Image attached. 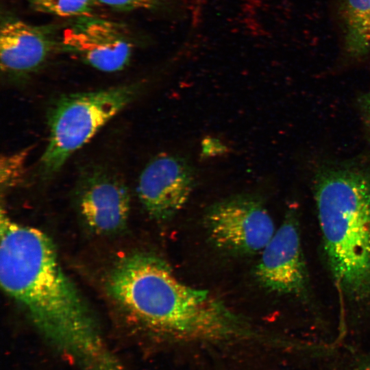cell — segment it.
<instances>
[{
	"instance_id": "obj_1",
	"label": "cell",
	"mask_w": 370,
	"mask_h": 370,
	"mask_svg": "<svg viewBox=\"0 0 370 370\" xmlns=\"http://www.w3.org/2000/svg\"><path fill=\"white\" fill-rule=\"evenodd\" d=\"M0 281L48 343L79 370H126L40 230L1 214Z\"/></svg>"
},
{
	"instance_id": "obj_2",
	"label": "cell",
	"mask_w": 370,
	"mask_h": 370,
	"mask_svg": "<svg viewBox=\"0 0 370 370\" xmlns=\"http://www.w3.org/2000/svg\"><path fill=\"white\" fill-rule=\"evenodd\" d=\"M106 287L142 326L165 338L221 342L257 335L210 291L181 282L153 254L134 252L121 258L110 271Z\"/></svg>"
},
{
	"instance_id": "obj_3",
	"label": "cell",
	"mask_w": 370,
	"mask_h": 370,
	"mask_svg": "<svg viewBox=\"0 0 370 370\" xmlns=\"http://www.w3.org/2000/svg\"><path fill=\"white\" fill-rule=\"evenodd\" d=\"M314 194L330 272L345 297L370 302V169L355 164L319 170Z\"/></svg>"
},
{
	"instance_id": "obj_4",
	"label": "cell",
	"mask_w": 370,
	"mask_h": 370,
	"mask_svg": "<svg viewBox=\"0 0 370 370\" xmlns=\"http://www.w3.org/2000/svg\"><path fill=\"white\" fill-rule=\"evenodd\" d=\"M138 84H125L59 97L48 114L49 136L40 158L42 175L58 172L68 158L87 143L138 95Z\"/></svg>"
},
{
	"instance_id": "obj_5",
	"label": "cell",
	"mask_w": 370,
	"mask_h": 370,
	"mask_svg": "<svg viewBox=\"0 0 370 370\" xmlns=\"http://www.w3.org/2000/svg\"><path fill=\"white\" fill-rule=\"evenodd\" d=\"M204 219L214 245L236 254L261 252L276 230L263 202L253 194L235 195L214 203Z\"/></svg>"
},
{
	"instance_id": "obj_6",
	"label": "cell",
	"mask_w": 370,
	"mask_h": 370,
	"mask_svg": "<svg viewBox=\"0 0 370 370\" xmlns=\"http://www.w3.org/2000/svg\"><path fill=\"white\" fill-rule=\"evenodd\" d=\"M77 208L83 223L98 235L123 230L130 212V196L125 182L101 166L84 169L75 193Z\"/></svg>"
},
{
	"instance_id": "obj_7",
	"label": "cell",
	"mask_w": 370,
	"mask_h": 370,
	"mask_svg": "<svg viewBox=\"0 0 370 370\" xmlns=\"http://www.w3.org/2000/svg\"><path fill=\"white\" fill-rule=\"evenodd\" d=\"M61 47L92 67L111 73L128 65L134 42L120 24L91 15L75 18L64 30Z\"/></svg>"
},
{
	"instance_id": "obj_8",
	"label": "cell",
	"mask_w": 370,
	"mask_h": 370,
	"mask_svg": "<svg viewBox=\"0 0 370 370\" xmlns=\"http://www.w3.org/2000/svg\"><path fill=\"white\" fill-rule=\"evenodd\" d=\"M256 276L275 293L305 297L309 280L295 214L290 212L261 251Z\"/></svg>"
},
{
	"instance_id": "obj_9",
	"label": "cell",
	"mask_w": 370,
	"mask_h": 370,
	"mask_svg": "<svg viewBox=\"0 0 370 370\" xmlns=\"http://www.w3.org/2000/svg\"><path fill=\"white\" fill-rule=\"evenodd\" d=\"M195 180V169L188 160L175 155L160 154L141 172L137 185L138 197L152 219L166 221L186 204Z\"/></svg>"
},
{
	"instance_id": "obj_10",
	"label": "cell",
	"mask_w": 370,
	"mask_h": 370,
	"mask_svg": "<svg viewBox=\"0 0 370 370\" xmlns=\"http://www.w3.org/2000/svg\"><path fill=\"white\" fill-rule=\"evenodd\" d=\"M54 42L49 28L5 15L0 25V66L10 79H26L43 65Z\"/></svg>"
},
{
	"instance_id": "obj_11",
	"label": "cell",
	"mask_w": 370,
	"mask_h": 370,
	"mask_svg": "<svg viewBox=\"0 0 370 370\" xmlns=\"http://www.w3.org/2000/svg\"><path fill=\"white\" fill-rule=\"evenodd\" d=\"M346 51L359 58L370 50V0H343L341 9Z\"/></svg>"
},
{
	"instance_id": "obj_12",
	"label": "cell",
	"mask_w": 370,
	"mask_h": 370,
	"mask_svg": "<svg viewBox=\"0 0 370 370\" xmlns=\"http://www.w3.org/2000/svg\"><path fill=\"white\" fill-rule=\"evenodd\" d=\"M36 11L60 17L91 16L95 0H28Z\"/></svg>"
},
{
	"instance_id": "obj_13",
	"label": "cell",
	"mask_w": 370,
	"mask_h": 370,
	"mask_svg": "<svg viewBox=\"0 0 370 370\" xmlns=\"http://www.w3.org/2000/svg\"><path fill=\"white\" fill-rule=\"evenodd\" d=\"M27 149L2 156L0 162V182L2 188L16 186L24 178Z\"/></svg>"
},
{
	"instance_id": "obj_14",
	"label": "cell",
	"mask_w": 370,
	"mask_h": 370,
	"mask_svg": "<svg viewBox=\"0 0 370 370\" xmlns=\"http://www.w3.org/2000/svg\"><path fill=\"white\" fill-rule=\"evenodd\" d=\"M101 4L118 11H134L141 9H154L163 0H97Z\"/></svg>"
},
{
	"instance_id": "obj_15",
	"label": "cell",
	"mask_w": 370,
	"mask_h": 370,
	"mask_svg": "<svg viewBox=\"0 0 370 370\" xmlns=\"http://www.w3.org/2000/svg\"><path fill=\"white\" fill-rule=\"evenodd\" d=\"M359 108L362 122L370 142V89L359 99Z\"/></svg>"
},
{
	"instance_id": "obj_16",
	"label": "cell",
	"mask_w": 370,
	"mask_h": 370,
	"mask_svg": "<svg viewBox=\"0 0 370 370\" xmlns=\"http://www.w3.org/2000/svg\"><path fill=\"white\" fill-rule=\"evenodd\" d=\"M359 370H370V365L360 369Z\"/></svg>"
}]
</instances>
